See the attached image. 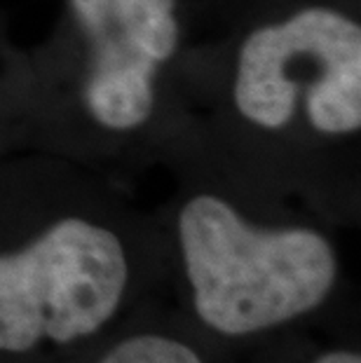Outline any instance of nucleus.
I'll use <instances>...</instances> for the list:
<instances>
[{
    "label": "nucleus",
    "instance_id": "obj_1",
    "mask_svg": "<svg viewBox=\"0 0 361 363\" xmlns=\"http://www.w3.org/2000/svg\"><path fill=\"white\" fill-rule=\"evenodd\" d=\"M181 249L206 326L247 335L314 310L335 281L333 249L312 230H256L218 197L181 211Z\"/></svg>",
    "mask_w": 361,
    "mask_h": 363
},
{
    "label": "nucleus",
    "instance_id": "obj_2",
    "mask_svg": "<svg viewBox=\"0 0 361 363\" xmlns=\"http://www.w3.org/2000/svg\"><path fill=\"white\" fill-rule=\"evenodd\" d=\"M127 258L111 230L66 218L19 253L0 256V352L96 333L118 310Z\"/></svg>",
    "mask_w": 361,
    "mask_h": 363
},
{
    "label": "nucleus",
    "instance_id": "obj_3",
    "mask_svg": "<svg viewBox=\"0 0 361 363\" xmlns=\"http://www.w3.org/2000/svg\"><path fill=\"white\" fill-rule=\"evenodd\" d=\"M301 89L307 118L324 134L361 127V28L340 12L310 7L263 26L240 52L235 104L265 129L291 120Z\"/></svg>",
    "mask_w": 361,
    "mask_h": 363
},
{
    "label": "nucleus",
    "instance_id": "obj_4",
    "mask_svg": "<svg viewBox=\"0 0 361 363\" xmlns=\"http://www.w3.org/2000/svg\"><path fill=\"white\" fill-rule=\"evenodd\" d=\"M89 38L84 104L99 125L134 129L150 115L152 78L179 48L176 0H71Z\"/></svg>",
    "mask_w": 361,
    "mask_h": 363
},
{
    "label": "nucleus",
    "instance_id": "obj_5",
    "mask_svg": "<svg viewBox=\"0 0 361 363\" xmlns=\"http://www.w3.org/2000/svg\"><path fill=\"white\" fill-rule=\"evenodd\" d=\"M101 363H202L190 347L160 335L125 340Z\"/></svg>",
    "mask_w": 361,
    "mask_h": 363
},
{
    "label": "nucleus",
    "instance_id": "obj_6",
    "mask_svg": "<svg viewBox=\"0 0 361 363\" xmlns=\"http://www.w3.org/2000/svg\"><path fill=\"white\" fill-rule=\"evenodd\" d=\"M314 363H361V359H359V354H352V352H333Z\"/></svg>",
    "mask_w": 361,
    "mask_h": 363
}]
</instances>
